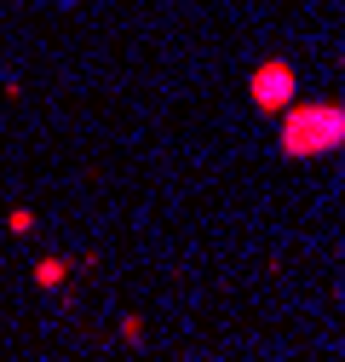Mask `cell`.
<instances>
[{
  "mask_svg": "<svg viewBox=\"0 0 345 362\" xmlns=\"http://www.w3.org/2000/svg\"><path fill=\"white\" fill-rule=\"evenodd\" d=\"M253 93H259V104L282 110V104H288V93H293V81H288V69H282V64H271L265 75H259V86H253Z\"/></svg>",
  "mask_w": 345,
  "mask_h": 362,
  "instance_id": "1",
  "label": "cell"
}]
</instances>
